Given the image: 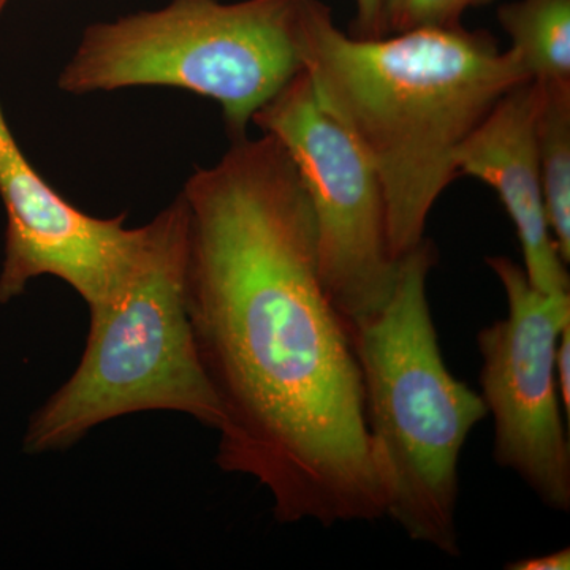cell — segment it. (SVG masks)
Listing matches in <instances>:
<instances>
[{"mask_svg":"<svg viewBox=\"0 0 570 570\" xmlns=\"http://www.w3.org/2000/svg\"><path fill=\"white\" fill-rule=\"evenodd\" d=\"M0 200L7 228L0 268V305L24 294L41 276L70 285L88 313L110 305L122 291L145 227H126V216L96 217L62 197L33 168L0 107Z\"/></svg>","mask_w":570,"mask_h":570,"instance_id":"obj_8","label":"cell"},{"mask_svg":"<svg viewBox=\"0 0 570 570\" xmlns=\"http://www.w3.org/2000/svg\"><path fill=\"white\" fill-rule=\"evenodd\" d=\"M253 124L283 142L302 176L316 224L321 277L352 328L385 305L400 272L381 179L354 138L318 104L303 70L255 112Z\"/></svg>","mask_w":570,"mask_h":570,"instance_id":"obj_6","label":"cell"},{"mask_svg":"<svg viewBox=\"0 0 570 570\" xmlns=\"http://www.w3.org/2000/svg\"><path fill=\"white\" fill-rule=\"evenodd\" d=\"M179 195L187 316L223 414L217 466L268 491L281 523L382 519L354 340L291 154L269 134L234 138Z\"/></svg>","mask_w":570,"mask_h":570,"instance_id":"obj_1","label":"cell"},{"mask_svg":"<svg viewBox=\"0 0 570 570\" xmlns=\"http://www.w3.org/2000/svg\"><path fill=\"white\" fill-rule=\"evenodd\" d=\"M295 45L318 104L381 179L401 261L426 238L431 209L455 181L461 142L531 80L490 32L459 24L360 39L341 31L321 0H299Z\"/></svg>","mask_w":570,"mask_h":570,"instance_id":"obj_2","label":"cell"},{"mask_svg":"<svg viewBox=\"0 0 570 570\" xmlns=\"http://www.w3.org/2000/svg\"><path fill=\"white\" fill-rule=\"evenodd\" d=\"M142 227L129 279L110 305L89 313L80 363L32 415L26 452L69 450L104 423L140 412H178L219 428L223 414L187 316L181 195Z\"/></svg>","mask_w":570,"mask_h":570,"instance_id":"obj_4","label":"cell"},{"mask_svg":"<svg viewBox=\"0 0 570 570\" xmlns=\"http://www.w3.org/2000/svg\"><path fill=\"white\" fill-rule=\"evenodd\" d=\"M542 85L524 81L498 100L455 153V174L490 186L515 225L523 269L547 295L570 294L568 264L551 236L538 154Z\"/></svg>","mask_w":570,"mask_h":570,"instance_id":"obj_9","label":"cell"},{"mask_svg":"<svg viewBox=\"0 0 570 570\" xmlns=\"http://www.w3.org/2000/svg\"><path fill=\"white\" fill-rule=\"evenodd\" d=\"M509 570H569L570 549L551 551L540 557L524 558V560L509 562Z\"/></svg>","mask_w":570,"mask_h":570,"instance_id":"obj_15","label":"cell"},{"mask_svg":"<svg viewBox=\"0 0 570 570\" xmlns=\"http://www.w3.org/2000/svg\"><path fill=\"white\" fill-rule=\"evenodd\" d=\"M540 82V81H539ZM542 85L538 154L543 204L562 261L570 262V81Z\"/></svg>","mask_w":570,"mask_h":570,"instance_id":"obj_11","label":"cell"},{"mask_svg":"<svg viewBox=\"0 0 570 570\" xmlns=\"http://www.w3.org/2000/svg\"><path fill=\"white\" fill-rule=\"evenodd\" d=\"M490 2L493 0H384L382 33L459 26L468 10Z\"/></svg>","mask_w":570,"mask_h":570,"instance_id":"obj_12","label":"cell"},{"mask_svg":"<svg viewBox=\"0 0 570 570\" xmlns=\"http://www.w3.org/2000/svg\"><path fill=\"white\" fill-rule=\"evenodd\" d=\"M356 18L351 36L360 39H379L382 33V6L384 0H355Z\"/></svg>","mask_w":570,"mask_h":570,"instance_id":"obj_13","label":"cell"},{"mask_svg":"<svg viewBox=\"0 0 570 570\" xmlns=\"http://www.w3.org/2000/svg\"><path fill=\"white\" fill-rule=\"evenodd\" d=\"M436 262V246L423 239L401 258L385 305L351 332L385 517L412 540L459 557L460 456L489 412L442 356L428 299Z\"/></svg>","mask_w":570,"mask_h":570,"instance_id":"obj_3","label":"cell"},{"mask_svg":"<svg viewBox=\"0 0 570 570\" xmlns=\"http://www.w3.org/2000/svg\"><path fill=\"white\" fill-rule=\"evenodd\" d=\"M299 0H170L157 10L94 22L58 77L70 96L175 88L212 99L227 132L247 135L255 112L302 71Z\"/></svg>","mask_w":570,"mask_h":570,"instance_id":"obj_5","label":"cell"},{"mask_svg":"<svg viewBox=\"0 0 570 570\" xmlns=\"http://www.w3.org/2000/svg\"><path fill=\"white\" fill-rule=\"evenodd\" d=\"M508 298V316L480 330V385L494 422L493 456L515 472L540 502L570 510V448L554 356L570 324V294L532 287L523 266L505 255L487 258Z\"/></svg>","mask_w":570,"mask_h":570,"instance_id":"obj_7","label":"cell"},{"mask_svg":"<svg viewBox=\"0 0 570 570\" xmlns=\"http://www.w3.org/2000/svg\"><path fill=\"white\" fill-rule=\"evenodd\" d=\"M554 373H557L558 392L566 420L570 417V324L562 330L554 356Z\"/></svg>","mask_w":570,"mask_h":570,"instance_id":"obj_14","label":"cell"},{"mask_svg":"<svg viewBox=\"0 0 570 570\" xmlns=\"http://www.w3.org/2000/svg\"><path fill=\"white\" fill-rule=\"evenodd\" d=\"M528 80L570 81V0H515L498 9Z\"/></svg>","mask_w":570,"mask_h":570,"instance_id":"obj_10","label":"cell"},{"mask_svg":"<svg viewBox=\"0 0 570 570\" xmlns=\"http://www.w3.org/2000/svg\"><path fill=\"white\" fill-rule=\"evenodd\" d=\"M10 0H0V14H2V11L6 10L7 3H9Z\"/></svg>","mask_w":570,"mask_h":570,"instance_id":"obj_16","label":"cell"}]
</instances>
